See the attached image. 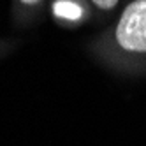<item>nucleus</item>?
<instances>
[{
    "instance_id": "1",
    "label": "nucleus",
    "mask_w": 146,
    "mask_h": 146,
    "mask_svg": "<svg viewBox=\"0 0 146 146\" xmlns=\"http://www.w3.org/2000/svg\"><path fill=\"white\" fill-rule=\"evenodd\" d=\"M102 69L123 78L146 76V0H129L113 21L86 44Z\"/></svg>"
},
{
    "instance_id": "2",
    "label": "nucleus",
    "mask_w": 146,
    "mask_h": 146,
    "mask_svg": "<svg viewBox=\"0 0 146 146\" xmlns=\"http://www.w3.org/2000/svg\"><path fill=\"white\" fill-rule=\"evenodd\" d=\"M48 14L56 27L76 30L93 21V9L88 0H49Z\"/></svg>"
},
{
    "instance_id": "3",
    "label": "nucleus",
    "mask_w": 146,
    "mask_h": 146,
    "mask_svg": "<svg viewBox=\"0 0 146 146\" xmlns=\"http://www.w3.org/2000/svg\"><path fill=\"white\" fill-rule=\"evenodd\" d=\"M49 0H11V21L14 27L27 28L39 23L48 11Z\"/></svg>"
},
{
    "instance_id": "4",
    "label": "nucleus",
    "mask_w": 146,
    "mask_h": 146,
    "mask_svg": "<svg viewBox=\"0 0 146 146\" xmlns=\"http://www.w3.org/2000/svg\"><path fill=\"white\" fill-rule=\"evenodd\" d=\"M88 2L93 9V21L97 25H102L113 18L121 0H88Z\"/></svg>"
},
{
    "instance_id": "5",
    "label": "nucleus",
    "mask_w": 146,
    "mask_h": 146,
    "mask_svg": "<svg viewBox=\"0 0 146 146\" xmlns=\"http://www.w3.org/2000/svg\"><path fill=\"white\" fill-rule=\"evenodd\" d=\"M19 48V39L14 37H0V58H5Z\"/></svg>"
}]
</instances>
